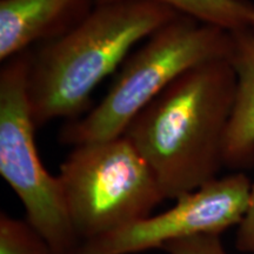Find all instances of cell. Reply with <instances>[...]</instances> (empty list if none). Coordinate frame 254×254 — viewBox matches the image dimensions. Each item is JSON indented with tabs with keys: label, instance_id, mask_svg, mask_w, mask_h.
<instances>
[{
	"label": "cell",
	"instance_id": "4",
	"mask_svg": "<svg viewBox=\"0 0 254 254\" xmlns=\"http://www.w3.org/2000/svg\"><path fill=\"white\" fill-rule=\"evenodd\" d=\"M58 178L80 246L150 217L166 199L151 167L125 135L74 146Z\"/></svg>",
	"mask_w": 254,
	"mask_h": 254
},
{
	"label": "cell",
	"instance_id": "11",
	"mask_svg": "<svg viewBox=\"0 0 254 254\" xmlns=\"http://www.w3.org/2000/svg\"><path fill=\"white\" fill-rule=\"evenodd\" d=\"M167 254H227L220 236H198L167 244L163 249Z\"/></svg>",
	"mask_w": 254,
	"mask_h": 254
},
{
	"label": "cell",
	"instance_id": "9",
	"mask_svg": "<svg viewBox=\"0 0 254 254\" xmlns=\"http://www.w3.org/2000/svg\"><path fill=\"white\" fill-rule=\"evenodd\" d=\"M118 0H95V4ZM177 9L179 13L190 15L202 23L213 25L222 30L239 32L250 28L254 13V4L249 0H148Z\"/></svg>",
	"mask_w": 254,
	"mask_h": 254
},
{
	"label": "cell",
	"instance_id": "1",
	"mask_svg": "<svg viewBox=\"0 0 254 254\" xmlns=\"http://www.w3.org/2000/svg\"><path fill=\"white\" fill-rule=\"evenodd\" d=\"M230 59L184 73L125 131L157 178L166 199H178L217 178L236 100Z\"/></svg>",
	"mask_w": 254,
	"mask_h": 254
},
{
	"label": "cell",
	"instance_id": "2",
	"mask_svg": "<svg viewBox=\"0 0 254 254\" xmlns=\"http://www.w3.org/2000/svg\"><path fill=\"white\" fill-rule=\"evenodd\" d=\"M182 14L148 0L95 4L77 27L32 52L28 98L37 128L75 120L98 85L125 63L136 44Z\"/></svg>",
	"mask_w": 254,
	"mask_h": 254
},
{
	"label": "cell",
	"instance_id": "8",
	"mask_svg": "<svg viewBox=\"0 0 254 254\" xmlns=\"http://www.w3.org/2000/svg\"><path fill=\"white\" fill-rule=\"evenodd\" d=\"M230 62L237 78L236 100L225 141V166L236 172L254 166V34L232 33Z\"/></svg>",
	"mask_w": 254,
	"mask_h": 254
},
{
	"label": "cell",
	"instance_id": "13",
	"mask_svg": "<svg viewBox=\"0 0 254 254\" xmlns=\"http://www.w3.org/2000/svg\"><path fill=\"white\" fill-rule=\"evenodd\" d=\"M250 30L252 33L254 34V13L252 15V18H251V23H250Z\"/></svg>",
	"mask_w": 254,
	"mask_h": 254
},
{
	"label": "cell",
	"instance_id": "5",
	"mask_svg": "<svg viewBox=\"0 0 254 254\" xmlns=\"http://www.w3.org/2000/svg\"><path fill=\"white\" fill-rule=\"evenodd\" d=\"M32 51L6 60L0 71V173L20 199L26 220L53 254H77L80 241L69 220L63 187L38 153L28 98Z\"/></svg>",
	"mask_w": 254,
	"mask_h": 254
},
{
	"label": "cell",
	"instance_id": "12",
	"mask_svg": "<svg viewBox=\"0 0 254 254\" xmlns=\"http://www.w3.org/2000/svg\"><path fill=\"white\" fill-rule=\"evenodd\" d=\"M236 247L243 253L254 254V182L251 185L245 214L238 225Z\"/></svg>",
	"mask_w": 254,
	"mask_h": 254
},
{
	"label": "cell",
	"instance_id": "3",
	"mask_svg": "<svg viewBox=\"0 0 254 254\" xmlns=\"http://www.w3.org/2000/svg\"><path fill=\"white\" fill-rule=\"evenodd\" d=\"M232 33L179 14L146 39L123 64L109 92L80 119L69 120L59 139L74 146L125 134L133 119L190 68L230 59Z\"/></svg>",
	"mask_w": 254,
	"mask_h": 254
},
{
	"label": "cell",
	"instance_id": "6",
	"mask_svg": "<svg viewBox=\"0 0 254 254\" xmlns=\"http://www.w3.org/2000/svg\"><path fill=\"white\" fill-rule=\"evenodd\" d=\"M252 182L244 172L215 178L176 199V205L98 239L77 254H134L198 236H220L245 214Z\"/></svg>",
	"mask_w": 254,
	"mask_h": 254
},
{
	"label": "cell",
	"instance_id": "10",
	"mask_svg": "<svg viewBox=\"0 0 254 254\" xmlns=\"http://www.w3.org/2000/svg\"><path fill=\"white\" fill-rule=\"evenodd\" d=\"M0 254H53L46 240L27 220L1 212L0 214Z\"/></svg>",
	"mask_w": 254,
	"mask_h": 254
},
{
	"label": "cell",
	"instance_id": "7",
	"mask_svg": "<svg viewBox=\"0 0 254 254\" xmlns=\"http://www.w3.org/2000/svg\"><path fill=\"white\" fill-rule=\"evenodd\" d=\"M94 6L95 0H0V60L65 36Z\"/></svg>",
	"mask_w": 254,
	"mask_h": 254
}]
</instances>
